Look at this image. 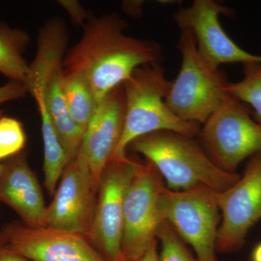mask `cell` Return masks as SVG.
<instances>
[{
    "label": "cell",
    "mask_w": 261,
    "mask_h": 261,
    "mask_svg": "<svg viewBox=\"0 0 261 261\" xmlns=\"http://www.w3.org/2000/svg\"><path fill=\"white\" fill-rule=\"evenodd\" d=\"M244 65L243 80L228 84V93L251 106L254 120L261 126V63Z\"/></svg>",
    "instance_id": "d6986e66"
},
{
    "label": "cell",
    "mask_w": 261,
    "mask_h": 261,
    "mask_svg": "<svg viewBox=\"0 0 261 261\" xmlns=\"http://www.w3.org/2000/svg\"><path fill=\"white\" fill-rule=\"evenodd\" d=\"M182 62L171 82L166 104L182 121L203 124L230 95L226 73L208 64L197 50L195 37L181 30L178 42Z\"/></svg>",
    "instance_id": "5b68a950"
},
{
    "label": "cell",
    "mask_w": 261,
    "mask_h": 261,
    "mask_svg": "<svg viewBox=\"0 0 261 261\" xmlns=\"http://www.w3.org/2000/svg\"><path fill=\"white\" fill-rule=\"evenodd\" d=\"M220 14L232 15V10L214 0H195L192 6L175 13L173 20L181 30L192 33L201 57L214 68L229 63H261V56L247 53L228 37L220 23Z\"/></svg>",
    "instance_id": "7c38bea8"
},
{
    "label": "cell",
    "mask_w": 261,
    "mask_h": 261,
    "mask_svg": "<svg viewBox=\"0 0 261 261\" xmlns=\"http://www.w3.org/2000/svg\"><path fill=\"white\" fill-rule=\"evenodd\" d=\"M68 43L64 20L54 17L47 20L39 31L37 55L29 64L24 84L36 102L45 105L70 161L80 150L84 133L70 117L63 92V64Z\"/></svg>",
    "instance_id": "3957f363"
},
{
    "label": "cell",
    "mask_w": 261,
    "mask_h": 261,
    "mask_svg": "<svg viewBox=\"0 0 261 261\" xmlns=\"http://www.w3.org/2000/svg\"><path fill=\"white\" fill-rule=\"evenodd\" d=\"M0 261H32L10 251L4 247H0Z\"/></svg>",
    "instance_id": "d4e9b609"
},
{
    "label": "cell",
    "mask_w": 261,
    "mask_h": 261,
    "mask_svg": "<svg viewBox=\"0 0 261 261\" xmlns=\"http://www.w3.org/2000/svg\"><path fill=\"white\" fill-rule=\"evenodd\" d=\"M137 165L126 154L113 157L101 175L89 240L106 261H123L124 199Z\"/></svg>",
    "instance_id": "9c48e42d"
},
{
    "label": "cell",
    "mask_w": 261,
    "mask_h": 261,
    "mask_svg": "<svg viewBox=\"0 0 261 261\" xmlns=\"http://www.w3.org/2000/svg\"><path fill=\"white\" fill-rule=\"evenodd\" d=\"M129 261V260H124ZM135 261H159V255L157 250V240L149 247L148 250L145 254L143 257H141L140 260Z\"/></svg>",
    "instance_id": "484cf974"
},
{
    "label": "cell",
    "mask_w": 261,
    "mask_h": 261,
    "mask_svg": "<svg viewBox=\"0 0 261 261\" xmlns=\"http://www.w3.org/2000/svg\"><path fill=\"white\" fill-rule=\"evenodd\" d=\"M99 184L80 154L67 165L47 206L45 226L89 239Z\"/></svg>",
    "instance_id": "30bf717a"
},
{
    "label": "cell",
    "mask_w": 261,
    "mask_h": 261,
    "mask_svg": "<svg viewBox=\"0 0 261 261\" xmlns=\"http://www.w3.org/2000/svg\"><path fill=\"white\" fill-rule=\"evenodd\" d=\"M0 202L13 209L24 224L45 226L47 206L25 149L0 162Z\"/></svg>",
    "instance_id": "9a60e30c"
},
{
    "label": "cell",
    "mask_w": 261,
    "mask_h": 261,
    "mask_svg": "<svg viewBox=\"0 0 261 261\" xmlns=\"http://www.w3.org/2000/svg\"><path fill=\"white\" fill-rule=\"evenodd\" d=\"M128 27L117 13L92 16L84 25L80 40L65 54L63 70L82 75L98 105L136 68L162 61L159 43L126 35Z\"/></svg>",
    "instance_id": "6da1fadb"
},
{
    "label": "cell",
    "mask_w": 261,
    "mask_h": 261,
    "mask_svg": "<svg viewBox=\"0 0 261 261\" xmlns=\"http://www.w3.org/2000/svg\"><path fill=\"white\" fill-rule=\"evenodd\" d=\"M27 141L21 122L12 117L0 118V162L20 153Z\"/></svg>",
    "instance_id": "44dd1931"
},
{
    "label": "cell",
    "mask_w": 261,
    "mask_h": 261,
    "mask_svg": "<svg viewBox=\"0 0 261 261\" xmlns=\"http://www.w3.org/2000/svg\"><path fill=\"white\" fill-rule=\"evenodd\" d=\"M63 86L70 116L84 133L98 107L93 91L82 75L64 70Z\"/></svg>",
    "instance_id": "ac0fdd59"
},
{
    "label": "cell",
    "mask_w": 261,
    "mask_h": 261,
    "mask_svg": "<svg viewBox=\"0 0 261 261\" xmlns=\"http://www.w3.org/2000/svg\"><path fill=\"white\" fill-rule=\"evenodd\" d=\"M4 247L32 261H106L88 238L13 221L3 228Z\"/></svg>",
    "instance_id": "4fadbf2b"
},
{
    "label": "cell",
    "mask_w": 261,
    "mask_h": 261,
    "mask_svg": "<svg viewBox=\"0 0 261 261\" xmlns=\"http://www.w3.org/2000/svg\"><path fill=\"white\" fill-rule=\"evenodd\" d=\"M251 261H261V243L254 247L252 252Z\"/></svg>",
    "instance_id": "4316f807"
},
{
    "label": "cell",
    "mask_w": 261,
    "mask_h": 261,
    "mask_svg": "<svg viewBox=\"0 0 261 261\" xmlns=\"http://www.w3.org/2000/svg\"><path fill=\"white\" fill-rule=\"evenodd\" d=\"M5 236L3 228H0V247H3L5 245Z\"/></svg>",
    "instance_id": "83f0119b"
},
{
    "label": "cell",
    "mask_w": 261,
    "mask_h": 261,
    "mask_svg": "<svg viewBox=\"0 0 261 261\" xmlns=\"http://www.w3.org/2000/svg\"><path fill=\"white\" fill-rule=\"evenodd\" d=\"M3 111H0V118H1L2 116H3Z\"/></svg>",
    "instance_id": "f1b7e54d"
},
{
    "label": "cell",
    "mask_w": 261,
    "mask_h": 261,
    "mask_svg": "<svg viewBox=\"0 0 261 261\" xmlns=\"http://www.w3.org/2000/svg\"><path fill=\"white\" fill-rule=\"evenodd\" d=\"M29 34L0 22V73L13 82L24 84L29 64L23 54L30 44Z\"/></svg>",
    "instance_id": "2e32d148"
},
{
    "label": "cell",
    "mask_w": 261,
    "mask_h": 261,
    "mask_svg": "<svg viewBox=\"0 0 261 261\" xmlns=\"http://www.w3.org/2000/svg\"><path fill=\"white\" fill-rule=\"evenodd\" d=\"M58 3L67 12L71 19L72 23L75 27L84 28L89 19L93 16L82 6L80 2L75 0H60Z\"/></svg>",
    "instance_id": "7402d4cb"
},
{
    "label": "cell",
    "mask_w": 261,
    "mask_h": 261,
    "mask_svg": "<svg viewBox=\"0 0 261 261\" xmlns=\"http://www.w3.org/2000/svg\"><path fill=\"white\" fill-rule=\"evenodd\" d=\"M251 116L252 110L230 94L203 123L199 136L221 169L235 172L244 160L261 152V126Z\"/></svg>",
    "instance_id": "8992f818"
},
{
    "label": "cell",
    "mask_w": 261,
    "mask_h": 261,
    "mask_svg": "<svg viewBox=\"0 0 261 261\" xmlns=\"http://www.w3.org/2000/svg\"><path fill=\"white\" fill-rule=\"evenodd\" d=\"M171 85L161 63L141 65L123 82L126 117L113 157L126 155L134 140L154 132L170 130L193 138L200 135V125L182 121L166 106Z\"/></svg>",
    "instance_id": "277c9868"
},
{
    "label": "cell",
    "mask_w": 261,
    "mask_h": 261,
    "mask_svg": "<svg viewBox=\"0 0 261 261\" xmlns=\"http://www.w3.org/2000/svg\"><path fill=\"white\" fill-rule=\"evenodd\" d=\"M156 238L161 244L159 261H199L167 220H163L160 225Z\"/></svg>",
    "instance_id": "ffe728a7"
},
{
    "label": "cell",
    "mask_w": 261,
    "mask_h": 261,
    "mask_svg": "<svg viewBox=\"0 0 261 261\" xmlns=\"http://www.w3.org/2000/svg\"><path fill=\"white\" fill-rule=\"evenodd\" d=\"M222 213L216 247L220 251H238L247 232L261 219V152L252 156L243 177L226 191L216 193Z\"/></svg>",
    "instance_id": "8fae6325"
},
{
    "label": "cell",
    "mask_w": 261,
    "mask_h": 261,
    "mask_svg": "<svg viewBox=\"0 0 261 261\" xmlns=\"http://www.w3.org/2000/svg\"><path fill=\"white\" fill-rule=\"evenodd\" d=\"M161 207L164 219L193 247L199 261H218L220 209L216 192L206 187L187 191H173L164 187Z\"/></svg>",
    "instance_id": "52a82bcc"
},
{
    "label": "cell",
    "mask_w": 261,
    "mask_h": 261,
    "mask_svg": "<svg viewBox=\"0 0 261 261\" xmlns=\"http://www.w3.org/2000/svg\"><path fill=\"white\" fill-rule=\"evenodd\" d=\"M37 104L42 120L44 144V185L48 194L53 196L69 160L48 114L45 105L42 102H37Z\"/></svg>",
    "instance_id": "e0dca14e"
},
{
    "label": "cell",
    "mask_w": 261,
    "mask_h": 261,
    "mask_svg": "<svg viewBox=\"0 0 261 261\" xmlns=\"http://www.w3.org/2000/svg\"><path fill=\"white\" fill-rule=\"evenodd\" d=\"M144 1H123L122 3L123 9L132 17L140 18L142 15V5Z\"/></svg>",
    "instance_id": "cb8c5ba5"
},
{
    "label": "cell",
    "mask_w": 261,
    "mask_h": 261,
    "mask_svg": "<svg viewBox=\"0 0 261 261\" xmlns=\"http://www.w3.org/2000/svg\"><path fill=\"white\" fill-rule=\"evenodd\" d=\"M28 94L25 84L10 81L9 83L0 87V105L27 97Z\"/></svg>",
    "instance_id": "603a6c76"
},
{
    "label": "cell",
    "mask_w": 261,
    "mask_h": 261,
    "mask_svg": "<svg viewBox=\"0 0 261 261\" xmlns=\"http://www.w3.org/2000/svg\"><path fill=\"white\" fill-rule=\"evenodd\" d=\"M128 147L145 156L173 191L206 187L221 193L241 177L216 166L193 137L176 132L161 130L142 136Z\"/></svg>",
    "instance_id": "7a4b0ae2"
},
{
    "label": "cell",
    "mask_w": 261,
    "mask_h": 261,
    "mask_svg": "<svg viewBox=\"0 0 261 261\" xmlns=\"http://www.w3.org/2000/svg\"><path fill=\"white\" fill-rule=\"evenodd\" d=\"M164 185L149 161L138 163L125 196L122 253L123 261L140 260L155 240L164 219L161 195Z\"/></svg>",
    "instance_id": "ba28073f"
},
{
    "label": "cell",
    "mask_w": 261,
    "mask_h": 261,
    "mask_svg": "<svg viewBox=\"0 0 261 261\" xmlns=\"http://www.w3.org/2000/svg\"><path fill=\"white\" fill-rule=\"evenodd\" d=\"M125 117L126 102L121 84L113 89L98 105L84 132L78 152L98 184L103 170L114 156L121 140Z\"/></svg>",
    "instance_id": "5bb4252c"
}]
</instances>
